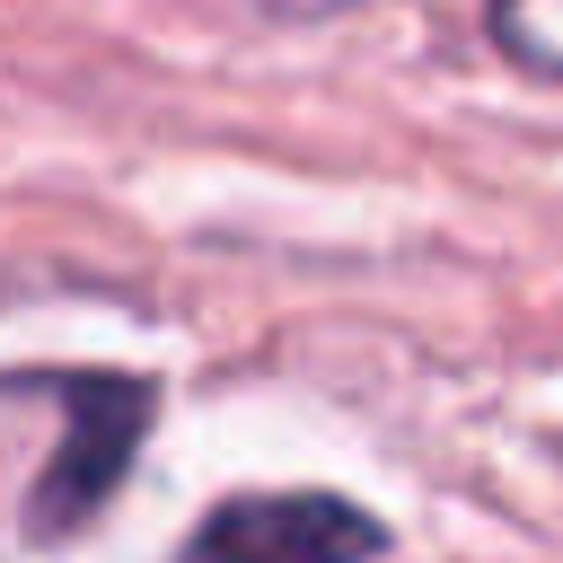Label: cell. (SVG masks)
<instances>
[{
    "mask_svg": "<svg viewBox=\"0 0 563 563\" xmlns=\"http://www.w3.org/2000/svg\"><path fill=\"white\" fill-rule=\"evenodd\" d=\"M44 387L62 405V440H53V457L26 493V537L35 545L88 528L114 501V484L141 457L150 413H158V378H123V369H70V378H44Z\"/></svg>",
    "mask_w": 563,
    "mask_h": 563,
    "instance_id": "obj_1",
    "label": "cell"
},
{
    "mask_svg": "<svg viewBox=\"0 0 563 563\" xmlns=\"http://www.w3.org/2000/svg\"><path fill=\"white\" fill-rule=\"evenodd\" d=\"M387 528L343 493H238L194 537L185 563H369Z\"/></svg>",
    "mask_w": 563,
    "mask_h": 563,
    "instance_id": "obj_2",
    "label": "cell"
},
{
    "mask_svg": "<svg viewBox=\"0 0 563 563\" xmlns=\"http://www.w3.org/2000/svg\"><path fill=\"white\" fill-rule=\"evenodd\" d=\"M484 35L510 70L563 88V0H484Z\"/></svg>",
    "mask_w": 563,
    "mask_h": 563,
    "instance_id": "obj_3",
    "label": "cell"
},
{
    "mask_svg": "<svg viewBox=\"0 0 563 563\" xmlns=\"http://www.w3.org/2000/svg\"><path fill=\"white\" fill-rule=\"evenodd\" d=\"M264 18H282V26H325V18H343L352 0H255Z\"/></svg>",
    "mask_w": 563,
    "mask_h": 563,
    "instance_id": "obj_4",
    "label": "cell"
}]
</instances>
